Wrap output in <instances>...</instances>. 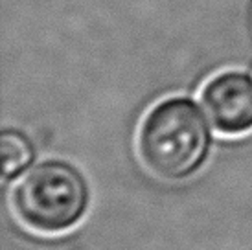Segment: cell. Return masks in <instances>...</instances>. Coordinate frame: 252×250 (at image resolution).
<instances>
[{"instance_id": "6da1fadb", "label": "cell", "mask_w": 252, "mask_h": 250, "mask_svg": "<svg viewBox=\"0 0 252 250\" xmlns=\"http://www.w3.org/2000/svg\"><path fill=\"white\" fill-rule=\"evenodd\" d=\"M197 101L169 96L155 103L136 132V153L147 171L168 182L188 181L204 167L212 131Z\"/></svg>"}, {"instance_id": "7a4b0ae2", "label": "cell", "mask_w": 252, "mask_h": 250, "mask_svg": "<svg viewBox=\"0 0 252 250\" xmlns=\"http://www.w3.org/2000/svg\"><path fill=\"white\" fill-rule=\"evenodd\" d=\"M15 217L41 236H59L77 226L91 208V184L77 166L48 158L32 166L11 191Z\"/></svg>"}, {"instance_id": "3957f363", "label": "cell", "mask_w": 252, "mask_h": 250, "mask_svg": "<svg viewBox=\"0 0 252 250\" xmlns=\"http://www.w3.org/2000/svg\"><path fill=\"white\" fill-rule=\"evenodd\" d=\"M201 105L212 127L223 136L252 131V76L243 70H224L204 83Z\"/></svg>"}, {"instance_id": "277c9868", "label": "cell", "mask_w": 252, "mask_h": 250, "mask_svg": "<svg viewBox=\"0 0 252 250\" xmlns=\"http://www.w3.org/2000/svg\"><path fill=\"white\" fill-rule=\"evenodd\" d=\"M2 149V179L19 181L35 162V146L19 129H4L0 138Z\"/></svg>"}]
</instances>
